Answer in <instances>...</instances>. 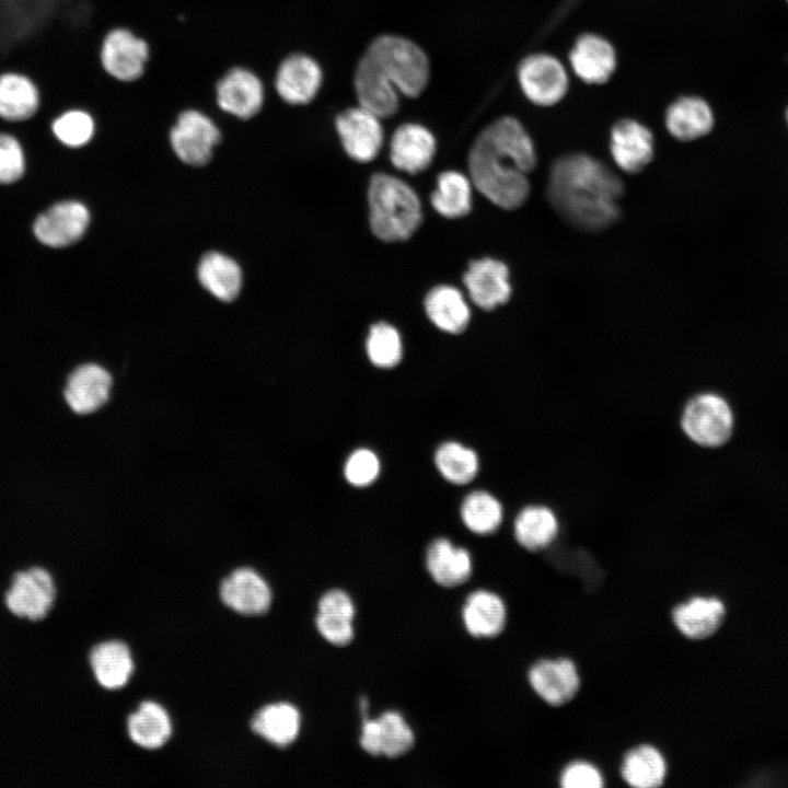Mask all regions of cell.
I'll use <instances>...</instances> for the list:
<instances>
[{"mask_svg":"<svg viewBox=\"0 0 788 788\" xmlns=\"http://www.w3.org/2000/svg\"><path fill=\"white\" fill-rule=\"evenodd\" d=\"M127 729L130 739L144 749H158L166 743L172 725L165 709L154 702H143L129 716Z\"/></svg>","mask_w":788,"mask_h":788,"instance_id":"obj_34","label":"cell"},{"mask_svg":"<svg viewBox=\"0 0 788 788\" xmlns=\"http://www.w3.org/2000/svg\"><path fill=\"white\" fill-rule=\"evenodd\" d=\"M354 85L360 106L381 119L396 114L399 107L398 92L381 78L364 56L357 65Z\"/></svg>","mask_w":788,"mask_h":788,"instance_id":"obj_25","label":"cell"},{"mask_svg":"<svg viewBox=\"0 0 788 788\" xmlns=\"http://www.w3.org/2000/svg\"><path fill=\"white\" fill-rule=\"evenodd\" d=\"M220 596L227 606L244 615L263 614L271 604L269 586L251 568L232 571L221 582Z\"/></svg>","mask_w":788,"mask_h":788,"instance_id":"obj_18","label":"cell"},{"mask_svg":"<svg viewBox=\"0 0 788 788\" xmlns=\"http://www.w3.org/2000/svg\"><path fill=\"white\" fill-rule=\"evenodd\" d=\"M301 718L299 710L288 703L270 704L252 719V729L277 746H287L298 737Z\"/></svg>","mask_w":788,"mask_h":788,"instance_id":"obj_33","label":"cell"},{"mask_svg":"<svg viewBox=\"0 0 788 788\" xmlns=\"http://www.w3.org/2000/svg\"><path fill=\"white\" fill-rule=\"evenodd\" d=\"M560 523L553 508L544 503H530L520 509L513 521L517 543L528 552L547 549L559 535Z\"/></svg>","mask_w":788,"mask_h":788,"instance_id":"obj_21","label":"cell"},{"mask_svg":"<svg viewBox=\"0 0 788 788\" xmlns=\"http://www.w3.org/2000/svg\"><path fill=\"white\" fill-rule=\"evenodd\" d=\"M318 613L354 619L355 605L351 598L343 590L334 589L322 595L318 601Z\"/></svg>","mask_w":788,"mask_h":788,"instance_id":"obj_44","label":"cell"},{"mask_svg":"<svg viewBox=\"0 0 788 788\" xmlns=\"http://www.w3.org/2000/svg\"><path fill=\"white\" fill-rule=\"evenodd\" d=\"M315 624L323 638L335 646H346L354 638L351 619L317 613Z\"/></svg>","mask_w":788,"mask_h":788,"instance_id":"obj_43","label":"cell"},{"mask_svg":"<svg viewBox=\"0 0 788 788\" xmlns=\"http://www.w3.org/2000/svg\"><path fill=\"white\" fill-rule=\"evenodd\" d=\"M733 424L729 403L712 392H703L691 397L680 417L684 436L704 448L723 445L731 437Z\"/></svg>","mask_w":788,"mask_h":788,"instance_id":"obj_5","label":"cell"},{"mask_svg":"<svg viewBox=\"0 0 788 788\" xmlns=\"http://www.w3.org/2000/svg\"><path fill=\"white\" fill-rule=\"evenodd\" d=\"M622 779L634 788H657L664 784L668 763L662 752L651 744H639L623 756Z\"/></svg>","mask_w":788,"mask_h":788,"instance_id":"obj_28","label":"cell"},{"mask_svg":"<svg viewBox=\"0 0 788 788\" xmlns=\"http://www.w3.org/2000/svg\"><path fill=\"white\" fill-rule=\"evenodd\" d=\"M90 663L97 682L108 690L123 687L134 671L130 650L118 640L95 646L90 653Z\"/></svg>","mask_w":788,"mask_h":788,"instance_id":"obj_30","label":"cell"},{"mask_svg":"<svg viewBox=\"0 0 788 788\" xmlns=\"http://www.w3.org/2000/svg\"><path fill=\"white\" fill-rule=\"evenodd\" d=\"M198 280L215 298L233 301L242 287V271L231 257L209 252L202 256L197 268Z\"/></svg>","mask_w":788,"mask_h":788,"instance_id":"obj_29","label":"cell"},{"mask_svg":"<svg viewBox=\"0 0 788 788\" xmlns=\"http://www.w3.org/2000/svg\"><path fill=\"white\" fill-rule=\"evenodd\" d=\"M559 785L564 788H601L604 786V777L594 764L577 760L563 768Z\"/></svg>","mask_w":788,"mask_h":788,"instance_id":"obj_42","label":"cell"},{"mask_svg":"<svg viewBox=\"0 0 788 788\" xmlns=\"http://www.w3.org/2000/svg\"><path fill=\"white\" fill-rule=\"evenodd\" d=\"M379 474L380 460L370 449L360 448L355 450L345 462V478L355 487H367L371 485L378 478Z\"/></svg>","mask_w":788,"mask_h":788,"instance_id":"obj_40","label":"cell"},{"mask_svg":"<svg viewBox=\"0 0 788 788\" xmlns=\"http://www.w3.org/2000/svg\"><path fill=\"white\" fill-rule=\"evenodd\" d=\"M434 464L442 477L455 485L470 483L479 471L476 452L455 441H448L438 447Z\"/></svg>","mask_w":788,"mask_h":788,"instance_id":"obj_37","label":"cell"},{"mask_svg":"<svg viewBox=\"0 0 788 788\" xmlns=\"http://www.w3.org/2000/svg\"><path fill=\"white\" fill-rule=\"evenodd\" d=\"M169 138L179 160L189 165L201 166L211 159L213 148L221 140V131L206 113L186 108L177 115Z\"/></svg>","mask_w":788,"mask_h":788,"instance_id":"obj_7","label":"cell"},{"mask_svg":"<svg viewBox=\"0 0 788 788\" xmlns=\"http://www.w3.org/2000/svg\"><path fill=\"white\" fill-rule=\"evenodd\" d=\"M669 131L680 140H694L708 134L714 125L709 105L699 97H682L667 112Z\"/></svg>","mask_w":788,"mask_h":788,"instance_id":"obj_32","label":"cell"},{"mask_svg":"<svg viewBox=\"0 0 788 788\" xmlns=\"http://www.w3.org/2000/svg\"><path fill=\"white\" fill-rule=\"evenodd\" d=\"M323 81L320 65L311 56L294 53L283 58L275 73L278 96L289 105H305L314 100Z\"/></svg>","mask_w":788,"mask_h":788,"instance_id":"obj_11","label":"cell"},{"mask_svg":"<svg viewBox=\"0 0 788 788\" xmlns=\"http://www.w3.org/2000/svg\"><path fill=\"white\" fill-rule=\"evenodd\" d=\"M463 281L470 298L484 310L506 303L511 294L508 267L493 258L471 262Z\"/></svg>","mask_w":788,"mask_h":788,"instance_id":"obj_17","label":"cell"},{"mask_svg":"<svg viewBox=\"0 0 788 788\" xmlns=\"http://www.w3.org/2000/svg\"><path fill=\"white\" fill-rule=\"evenodd\" d=\"M56 595L54 580L43 568L18 572L5 595L9 610L32 621L44 618L53 606Z\"/></svg>","mask_w":788,"mask_h":788,"instance_id":"obj_12","label":"cell"},{"mask_svg":"<svg viewBox=\"0 0 788 788\" xmlns=\"http://www.w3.org/2000/svg\"><path fill=\"white\" fill-rule=\"evenodd\" d=\"M380 119L360 105L337 115L336 130L345 151L351 159L369 162L378 155L383 143Z\"/></svg>","mask_w":788,"mask_h":788,"instance_id":"obj_10","label":"cell"},{"mask_svg":"<svg viewBox=\"0 0 788 788\" xmlns=\"http://www.w3.org/2000/svg\"><path fill=\"white\" fill-rule=\"evenodd\" d=\"M24 169V153L19 140L9 134L0 132V183L18 181Z\"/></svg>","mask_w":788,"mask_h":788,"instance_id":"obj_41","label":"cell"},{"mask_svg":"<svg viewBox=\"0 0 788 788\" xmlns=\"http://www.w3.org/2000/svg\"><path fill=\"white\" fill-rule=\"evenodd\" d=\"M414 741L413 730L396 711H386L376 719L363 720L360 745L373 756H401L413 748Z\"/></svg>","mask_w":788,"mask_h":788,"instance_id":"obj_15","label":"cell"},{"mask_svg":"<svg viewBox=\"0 0 788 788\" xmlns=\"http://www.w3.org/2000/svg\"><path fill=\"white\" fill-rule=\"evenodd\" d=\"M472 188L466 176L456 171H447L439 175L437 189L431 195V204L437 212L445 218H460L471 209Z\"/></svg>","mask_w":788,"mask_h":788,"instance_id":"obj_36","label":"cell"},{"mask_svg":"<svg viewBox=\"0 0 788 788\" xmlns=\"http://www.w3.org/2000/svg\"><path fill=\"white\" fill-rule=\"evenodd\" d=\"M370 225L386 242L412 236L421 221V206L412 187L397 177L374 174L369 186Z\"/></svg>","mask_w":788,"mask_h":788,"instance_id":"obj_3","label":"cell"},{"mask_svg":"<svg viewBox=\"0 0 788 788\" xmlns=\"http://www.w3.org/2000/svg\"><path fill=\"white\" fill-rule=\"evenodd\" d=\"M528 681L534 693L553 707L569 704L581 685L577 665L569 658L535 661L528 671Z\"/></svg>","mask_w":788,"mask_h":788,"instance_id":"obj_9","label":"cell"},{"mask_svg":"<svg viewBox=\"0 0 788 788\" xmlns=\"http://www.w3.org/2000/svg\"><path fill=\"white\" fill-rule=\"evenodd\" d=\"M611 153L625 172H640L653 158V137L644 125L623 119L611 131Z\"/></svg>","mask_w":788,"mask_h":788,"instance_id":"obj_19","label":"cell"},{"mask_svg":"<svg viewBox=\"0 0 788 788\" xmlns=\"http://www.w3.org/2000/svg\"><path fill=\"white\" fill-rule=\"evenodd\" d=\"M55 137L65 146L78 148L86 144L95 131L92 115L81 108L61 113L51 124Z\"/></svg>","mask_w":788,"mask_h":788,"instance_id":"obj_39","label":"cell"},{"mask_svg":"<svg viewBox=\"0 0 788 788\" xmlns=\"http://www.w3.org/2000/svg\"><path fill=\"white\" fill-rule=\"evenodd\" d=\"M623 182L606 165L584 154L560 158L552 166L547 195L553 207L571 224L596 231L619 216Z\"/></svg>","mask_w":788,"mask_h":788,"instance_id":"obj_2","label":"cell"},{"mask_svg":"<svg viewBox=\"0 0 788 788\" xmlns=\"http://www.w3.org/2000/svg\"><path fill=\"white\" fill-rule=\"evenodd\" d=\"M213 91L218 107L242 120L253 118L264 106V83L255 71L244 66H233L224 71Z\"/></svg>","mask_w":788,"mask_h":788,"instance_id":"obj_8","label":"cell"},{"mask_svg":"<svg viewBox=\"0 0 788 788\" xmlns=\"http://www.w3.org/2000/svg\"><path fill=\"white\" fill-rule=\"evenodd\" d=\"M533 142L512 117L488 125L475 139L468 154V170L475 187L503 209H515L530 194L528 174L535 167Z\"/></svg>","mask_w":788,"mask_h":788,"instance_id":"obj_1","label":"cell"},{"mask_svg":"<svg viewBox=\"0 0 788 788\" xmlns=\"http://www.w3.org/2000/svg\"><path fill=\"white\" fill-rule=\"evenodd\" d=\"M40 105L39 90L26 74L16 71L0 73V117L23 121L33 117Z\"/></svg>","mask_w":788,"mask_h":788,"instance_id":"obj_26","label":"cell"},{"mask_svg":"<svg viewBox=\"0 0 788 788\" xmlns=\"http://www.w3.org/2000/svg\"><path fill=\"white\" fill-rule=\"evenodd\" d=\"M462 617L466 630L476 638H494L507 623V607L503 600L487 590H477L466 599Z\"/></svg>","mask_w":788,"mask_h":788,"instance_id":"obj_24","label":"cell"},{"mask_svg":"<svg viewBox=\"0 0 788 788\" xmlns=\"http://www.w3.org/2000/svg\"><path fill=\"white\" fill-rule=\"evenodd\" d=\"M429 320L441 331L462 333L470 322V309L462 293L451 286H438L425 299Z\"/></svg>","mask_w":788,"mask_h":788,"instance_id":"obj_31","label":"cell"},{"mask_svg":"<svg viewBox=\"0 0 788 788\" xmlns=\"http://www.w3.org/2000/svg\"><path fill=\"white\" fill-rule=\"evenodd\" d=\"M366 349L369 360L382 369L396 367L403 356L402 339L397 329L384 322L371 326Z\"/></svg>","mask_w":788,"mask_h":788,"instance_id":"obj_38","label":"cell"},{"mask_svg":"<svg viewBox=\"0 0 788 788\" xmlns=\"http://www.w3.org/2000/svg\"><path fill=\"white\" fill-rule=\"evenodd\" d=\"M90 221L88 208L80 201H60L39 215L34 223L37 240L50 247H63L85 233Z\"/></svg>","mask_w":788,"mask_h":788,"instance_id":"obj_14","label":"cell"},{"mask_svg":"<svg viewBox=\"0 0 788 788\" xmlns=\"http://www.w3.org/2000/svg\"><path fill=\"white\" fill-rule=\"evenodd\" d=\"M786 116H787V121H788V109H787V114H786Z\"/></svg>","mask_w":788,"mask_h":788,"instance_id":"obj_45","label":"cell"},{"mask_svg":"<svg viewBox=\"0 0 788 788\" xmlns=\"http://www.w3.org/2000/svg\"><path fill=\"white\" fill-rule=\"evenodd\" d=\"M426 567L438 584L451 588L468 580L473 563L468 551L454 546L448 538L439 537L427 548Z\"/></svg>","mask_w":788,"mask_h":788,"instance_id":"obj_23","label":"cell"},{"mask_svg":"<svg viewBox=\"0 0 788 788\" xmlns=\"http://www.w3.org/2000/svg\"><path fill=\"white\" fill-rule=\"evenodd\" d=\"M112 384V375L105 368L84 363L68 376L63 396L74 413L86 415L96 412L108 401Z\"/></svg>","mask_w":788,"mask_h":788,"instance_id":"obj_16","label":"cell"},{"mask_svg":"<svg viewBox=\"0 0 788 788\" xmlns=\"http://www.w3.org/2000/svg\"><path fill=\"white\" fill-rule=\"evenodd\" d=\"M436 152V139L424 126L407 123L393 134L390 158L395 167L416 174L429 166Z\"/></svg>","mask_w":788,"mask_h":788,"instance_id":"obj_20","label":"cell"},{"mask_svg":"<svg viewBox=\"0 0 788 788\" xmlns=\"http://www.w3.org/2000/svg\"><path fill=\"white\" fill-rule=\"evenodd\" d=\"M150 55V45L143 37L128 27L116 26L104 35L99 60L109 78L121 83H132L146 73Z\"/></svg>","mask_w":788,"mask_h":788,"instance_id":"obj_6","label":"cell"},{"mask_svg":"<svg viewBox=\"0 0 788 788\" xmlns=\"http://www.w3.org/2000/svg\"><path fill=\"white\" fill-rule=\"evenodd\" d=\"M726 615L723 603L717 598L694 596L672 609L675 628L686 638L703 640L712 636Z\"/></svg>","mask_w":788,"mask_h":788,"instance_id":"obj_22","label":"cell"},{"mask_svg":"<svg viewBox=\"0 0 788 788\" xmlns=\"http://www.w3.org/2000/svg\"><path fill=\"white\" fill-rule=\"evenodd\" d=\"M615 61L611 44L592 34L581 36L570 53L573 71L589 83L606 81L614 71Z\"/></svg>","mask_w":788,"mask_h":788,"instance_id":"obj_27","label":"cell"},{"mask_svg":"<svg viewBox=\"0 0 788 788\" xmlns=\"http://www.w3.org/2000/svg\"><path fill=\"white\" fill-rule=\"evenodd\" d=\"M464 525L478 535L497 532L503 520V508L497 497L486 490H475L465 496L460 509Z\"/></svg>","mask_w":788,"mask_h":788,"instance_id":"obj_35","label":"cell"},{"mask_svg":"<svg viewBox=\"0 0 788 788\" xmlns=\"http://www.w3.org/2000/svg\"><path fill=\"white\" fill-rule=\"evenodd\" d=\"M788 1V0H787Z\"/></svg>","mask_w":788,"mask_h":788,"instance_id":"obj_46","label":"cell"},{"mask_svg":"<svg viewBox=\"0 0 788 788\" xmlns=\"http://www.w3.org/2000/svg\"><path fill=\"white\" fill-rule=\"evenodd\" d=\"M525 96L537 105H553L566 93L567 74L561 63L545 54L525 58L518 71Z\"/></svg>","mask_w":788,"mask_h":788,"instance_id":"obj_13","label":"cell"},{"mask_svg":"<svg viewBox=\"0 0 788 788\" xmlns=\"http://www.w3.org/2000/svg\"><path fill=\"white\" fill-rule=\"evenodd\" d=\"M363 56L386 83L408 97L418 96L428 84V57L408 38L389 34L378 36Z\"/></svg>","mask_w":788,"mask_h":788,"instance_id":"obj_4","label":"cell"}]
</instances>
